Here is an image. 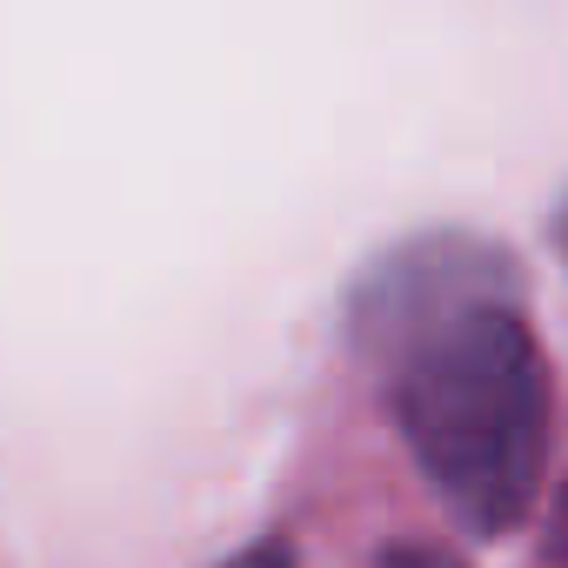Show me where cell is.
I'll return each mask as SVG.
<instances>
[{"instance_id":"cell-1","label":"cell","mask_w":568,"mask_h":568,"mask_svg":"<svg viewBox=\"0 0 568 568\" xmlns=\"http://www.w3.org/2000/svg\"><path fill=\"white\" fill-rule=\"evenodd\" d=\"M362 328L435 495L481 535L515 528L548 462V362L501 261L448 241L422 247L382 274Z\"/></svg>"},{"instance_id":"cell-2","label":"cell","mask_w":568,"mask_h":568,"mask_svg":"<svg viewBox=\"0 0 568 568\" xmlns=\"http://www.w3.org/2000/svg\"><path fill=\"white\" fill-rule=\"evenodd\" d=\"M227 568H302L288 548H281V541H267V548H247V555H234Z\"/></svg>"},{"instance_id":"cell-3","label":"cell","mask_w":568,"mask_h":568,"mask_svg":"<svg viewBox=\"0 0 568 568\" xmlns=\"http://www.w3.org/2000/svg\"><path fill=\"white\" fill-rule=\"evenodd\" d=\"M548 568H568V495H561L555 528H548Z\"/></svg>"},{"instance_id":"cell-4","label":"cell","mask_w":568,"mask_h":568,"mask_svg":"<svg viewBox=\"0 0 568 568\" xmlns=\"http://www.w3.org/2000/svg\"><path fill=\"white\" fill-rule=\"evenodd\" d=\"M561 254H568V207H561Z\"/></svg>"}]
</instances>
